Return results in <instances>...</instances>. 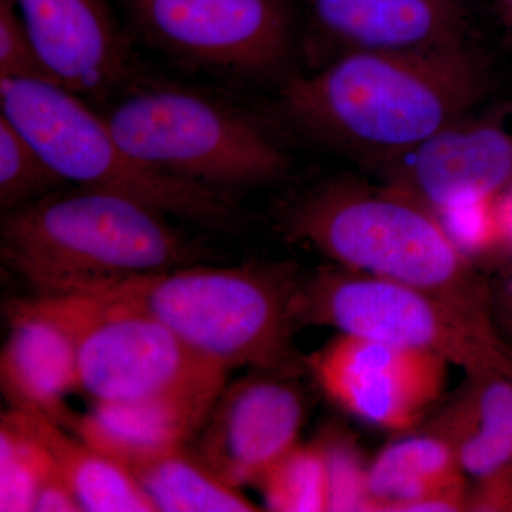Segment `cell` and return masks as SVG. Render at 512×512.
<instances>
[{"instance_id": "1", "label": "cell", "mask_w": 512, "mask_h": 512, "mask_svg": "<svg viewBox=\"0 0 512 512\" xmlns=\"http://www.w3.org/2000/svg\"><path fill=\"white\" fill-rule=\"evenodd\" d=\"M488 72L470 46L350 52L295 77L282 111L303 134L379 171L476 109Z\"/></svg>"}, {"instance_id": "2", "label": "cell", "mask_w": 512, "mask_h": 512, "mask_svg": "<svg viewBox=\"0 0 512 512\" xmlns=\"http://www.w3.org/2000/svg\"><path fill=\"white\" fill-rule=\"evenodd\" d=\"M168 218L117 192L57 190L6 212L2 259L35 295H82L195 264L200 248Z\"/></svg>"}, {"instance_id": "3", "label": "cell", "mask_w": 512, "mask_h": 512, "mask_svg": "<svg viewBox=\"0 0 512 512\" xmlns=\"http://www.w3.org/2000/svg\"><path fill=\"white\" fill-rule=\"evenodd\" d=\"M282 231L336 265L410 285L493 318V291L440 215L392 184L336 178L299 198Z\"/></svg>"}, {"instance_id": "4", "label": "cell", "mask_w": 512, "mask_h": 512, "mask_svg": "<svg viewBox=\"0 0 512 512\" xmlns=\"http://www.w3.org/2000/svg\"><path fill=\"white\" fill-rule=\"evenodd\" d=\"M298 281L284 266L192 264L82 295L103 296L148 313L229 372L235 367L295 370L293 296Z\"/></svg>"}, {"instance_id": "5", "label": "cell", "mask_w": 512, "mask_h": 512, "mask_svg": "<svg viewBox=\"0 0 512 512\" xmlns=\"http://www.w3.org/2000/svg\"><path fill=\"white\" fill-rule=\"evenodd\" d=\"M0 109L66 184L117 192L208 228L234 222L227 195L148 167L79 94L46 80L0 79Z\"/></svg>"}, {"instance_id": "6", "label": "cell", "mask_w": 512, "mask_h": 512, "mask_svg": "<svg viewBox=\"0 0 512 512\" xmlns=\"http://www.w3.org/2000/svg\"><path fill=\"white\" fill-rule=\"evenodd\" d=\"M104 119L141 163L221 194L271 183L289 167L284 150L252 117L185 87H141Z\"/></svg>"}, {"instance_id": "7", "label": "cell", "mask_w": 512, "mask_h": 512, "mask_svg": "<svg viewBox=\"0 0 512 512\" xmlns=\"http://www.w3.org/2000/svg\"><path fill=\"white\" fill-rule=\"evenodd\" d=\"M293 318L296 326H329L345 335L431 353L466 373L512 375L511 349L491 316L345 266H326L299 278Z\"/></svg>"}, {"instance_id": "8", "label": "cell", "mask_w": 512, "mask_h": 512, "mask_svg": "<svg viewBox=\"0 0 512 512\" xmlns=\"http://www.w3.org/2000/svg\"><path fill=\"white\" fill-rule=\"evenodd\" d=\"M72 332L80 392L93 403L183 397L214 403L229 370L134 306L97 295H33Z\"/></svg>"}, {"instance_id": "9", "label": "cell", "mask_w": 512, "mask_h": 512, "mask_svg": "<svg viewBox=\"0 0 512 512\" xmlns=\"http://www.w3.org/2000/svg\"><path fill=\"white\" fill-rule=\"evenodd\" d=\"M138 35L202 69L258 76L291 55L292 0H114Z\"/></svg>"}, {"instance_id": "10", "label": "cell", "mask_w": 512, "mask_h": 512, "mask_svg": "<svg viewBox=\"0 0 512 512\" xmlns=\"http://www.w3.org/2000/svg\"><path fill=\"white\" fill-rule=\"evenodd\" d=\"M450 363L419 350L340 333L305 360L323 393L357 419L406 433L439 402Z\"/></svg>"}, {"instance_id": "11", "label": "cell", "mask_w": 512, "mask_h": 512, "mask_svg": "<svg viewBox=\"0 0 512 512\" xmlns=\"http://www.w3.org/2000/svg\"><path fill=\"white\" fill-rule=\"evenodd\" d=\"M225 384L192 447L222 478L255 485L279 458L298 446L305 397L293 370L252 369Z\"/></svg>"}, {"instance_id": "12", "label": "cell", "mask_w": 512, "mask_h": 512, "mask_svg": "<svg viewBox=\"0 0 512 512\" xmlns=\"http://www.w3.org/2000/svg\"><path fill=\"white\" fill-rule=\"evenodd\" d=\"M377 173L439 215L490 200L512 185V101L470 111Z\"/></svg>"}, {"instance_id": "13", "label": "cell", "mask_w": 512, "mask_h": 512, "mask_svg": "<svg viewBox=\"0 0 512 512\" xmlns=\"http://www.w3.org/2000/svg\"><path fill=\"white\" fill-rule=\"evenodd\" d=\"M12 2L60 86L80 97H99L127 79L130 45L114 0Z\"/></svg>"}, {"instance_id": "14", "label": "cell", "mask_w": 512, "mask_h": 512, "mask_svg": "<svg viewBox=\"0 0 512 512\" xmlns=\"http://www.w3.org/2000/svg\"><path fill=\"white\" fill-rule=\"evenodd\" d=\"M315 35L350 52H424L467 45L464 0H305Z\"/></svg>"}, {"instance_id": "15", "label": "cell", "mask_w": 512, "mask_h": 512, "mask_svg": "<svg viewBox=\"0 0 512 512\" xmlns=\"http://www.w3.org/2000/svg\"><path fill=\"white\" fill-rule=\"evenodd\" d=\"M6 318L0 387L10 409L39 414L69 429L76 413L67 399L80 392L76 339L30 298L10 302Z\"/></svg>"}, {"instance_id": "16", "label": "cell", "mask_w": 512, "mask_h": 512, "mask_svg": "<svg viewBox=\"0 0 512 512\" xmlns=\"http://www.w3.org/2000/svg\"><path fill=\"white\" fill-rule=\"evenodd\" d=\"M212 404L183 397L93 403L89 412L74 416L69 430L131 467L190 444Z\"/></svg>"}, {"instance_id": "17", "label": "cell", "mask_w": 512, "mask_h": 512, "mask_svg": "<svg viewBox=\"0 0 512 512\" xmlns=\"http://www.w3.org/2000/svg\"><path fill=\"white\" fill-rule=\"evenodd\" d=\"M375 511H461L468 507L466 473L436 434L396 441L367 467Z\"/></svg>"}, {"instance_id": "18", "label": "cell", "mask_w": 512, "mask_h": 512, "mask_svg": "<svg viewBox=\"0 0 512 512\" xmlns=\"http://www.w3.org/2000/svg\"><path fill=\"white\" fill-rule=\"evenodd\" d=\"M431 433L456 454L464 473L488 483L512 468V375L467 373Z\"/></svg>"}, {"instance_id": "19", "label": "cell", "mask_w": 512, "mask_h": 512, "mask_svg": "<svg viewBox=\"0 0 512 512\" xmlns=\"http://www.w3.org/2000/svg\"><path fill=\"white\" fill-rule=\"evenodd\" d=\"M49 451L83 512H156L130 468L56 421L12 409Z\"/></svg>"}, {"instance_id": "20", "label": "cell", "mask_w": 512, "mask_h": 512, "mask_svg": "<svg viewBox=\"0 0 512 512\" xmlns=\"http://www.w3.org/2000/svg\"><path fill=\"white\" fill-rule=\"evenodd\" d=\"M128 468L156 512L259 511L190 444Z\"/></svg>"}, {"instance_id": "21", "label": "cell", "mask_w": 512, "mask_h": 512, "mask_svg": "<svg viewBox=\"0 0 512 512\" xmlns=\"http://www.w3.org/2000/svg\"><path fill=\"white\" fill-rule=\"evenodd\" d=\"M255 487L271 511H329L328 463L319 441L293 447L265 471Z\"/></svg>"}, {"instance_id": "22", "label": "cell", "mask_w": 512, "mask_h": 512, "mask_svg": "<svg viewBox=\"0 0 512 512\" xmlns=\"http://www.w3.org/2000/svg\"><path fill=\"white\" fill-rule=\"evenodd\" d=\"M55 467L49 451L12 409L0 420V511L33 512L40 484Z\"/></svg>"}, {"instance_id": "23", "label": "cell", "mask_w": 512, "mask_h": 512, "mask_svg": "<svg viewBox=\"0 0 512 512\" xmlns=\"http://www.w3.org/2000/svg\"><path fill=\"white\" fill-rule=\"evenodd\" d=\"M66 181L6 116H0V205L5 212L40 200Z\"/></svg>"}, {"instance_id": "24", "label": "cell", "mask_w": 512, "mask_h": 512, "mask_svg": "<svg viewBox=\"0 0 512 512\" xmlns=\"http://www.w3.org/2000/svg\"><path fill=\"white\" fill-rule=\"evenodd\" d=\"M329 473V511H375L367 487V468L348 439L325 433L318 439Z\"/></svg>"}, {"instance_id": "25", "label": "cell", "mask_w": 512, "mask_h": 512, "mask_svg": "<svg viewBox=\"0 0 512 512\" xmlns=\"http://www.w3.org/2000/svg\"><path fill=\"white\" fill-rule=\"evenodd\" d=\"M0 79L56 82L12 0H0Z\"/></svg>"}, {"instance_id": "26", "label": "cell", "mask_w": 512, "mask_h": 512, "mask_svg": "<svg viewBox=\"0 0 512 512\" xmlns=\"http://www.w3.org/2000/svg\"><path fill=\"white\" fill-rule=\"evenodd\" d=\"M33 512H83L56 464L37 490Z\"/></svg>"}, {"instance_id": "27", "label": "cell", "mask_w": 512, "mask_h": 512, "mask_svg": "<svg viewBox=\"0 0 512 512\" xmlns=\"http://www.w3.org/2000/svg\"><path fill=\"white\" fill-rule=\"evenodd\" d=\"M498 308L501 318H503L505 326L512 333V276L505 284L503 291L495 293L493 291V309Z\"/></svg>"}, {"instance_id": "28", "label": "cell", "mask_w": 512, "mask_h": 512, "mask_svg": "<svg viewBox=\"0 0 512 512\" xmlns=\"http://www.w3.org/2000/svg\"><path fill=\"white\" fill-rule=\"evenodd\" d=\"M495 12L503 23L505 33L512 45V0H493Z\"/></svg>"}]
</instances>
